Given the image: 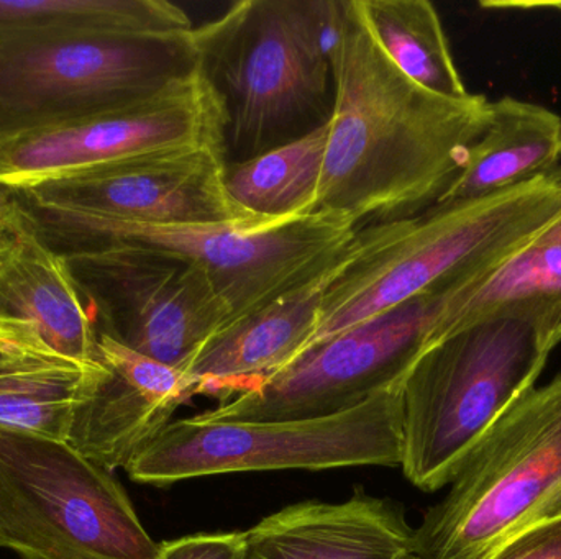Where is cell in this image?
<instances>
[{
	"label": "cell",
	"instance_id": "cell-1",
	"mask_svg": "<svg viewBox=\"0 0 561 559\" xmlns=\"http://www.w3.org/2000/svg\"><path fill=\"white\" fill-rule=\"evenodd\" d=\"M333 75L316 212L342 213L359 229L434 207L486 131L490 98L444 97L415 84L376 45L356 0H340Z\"/></svg>",
	"mask_w": 561,
	"mask_h": 559
},
{
	"label": "cell",
	"instance_id": "cell-2",
	"mask_svg": "<svg viewBox=\"0 0 561 559\" xmlns=\"http://www.w3.org/2000/svg\"><path fill=\"white\" fill-rule=\"evenodd\" d=\"M559 295L491 308L428 347L401 384V468L424 492L450 486L490 430L536 389L553 348Z\"/></svg>",
	"mask_w": 561,
	"mask_h": 559
},
{
	"label": "cell",
	"instance_id": "cell-3",
	"mask_svg": "<svg viewBox=\"0 0 561 559\" xmlns=\"http://www.w3.org/2000/svg\"><path fill=\"white\" fill-rule=\"evenodd\" d=\"M340 0H242L194 26L197 72L222 114L226 164L332 120Z\"/></svg>",
	"mask_w": 561,
	"mask_h": 559
},
{
	"label": "cell",
	"instance_id": "cell-4",
	"mask_svg": "<svg viewBox=\"0 0 561 559\" xmlns=\"http://www.w3.org/2000/svg\"><path fill=\"white\" fill-rule=\"evenodd\" d=\"M561 212V171L480 199L371 223L362 256L330 286L309 348L412 299L496 268Z\"/></svg>",
	"mask_w": 561,
	"mask_h": 559
},
{
	"label": "cell",
	"instance_id": "cell-5",
	"mask_svg": "<svg viewBox=\"0 0 561 559\" xmlns=\"http://www.w3.org/2000/svg\"><path fill=\"white\" fill-rule=\"evenodd\" d=\"M197 72L193 30L0 32V147L157 97Z\"/></svg>",
	"mask_w": 561,
	"mask_h": 559
},
{
	"label": "cell",
	"instance_id": "cell-6",
	"mask_svg": "<svg viewBox=\"0 0 561 559\" xmlns=\"http://www.w3.org/2000/svg\"><path fill=\"white\" fill-rule=\"evenodd\" d=\"M16 197L38 238L56 255L147 246L190 259L206 271L230 308V324L255 314L317 275L358 230L352 219L335 212H313L280 222L153 225L45 209L19 194Z\"/></svg>",
	"mask_w": 561,
	"mask_h": 559
},
{
	"label": "cell",
	"instance_id": "cell-7",
	"mask_svg": "<svg viewBox=\"0 0 561 559\" xmlns=\"http://www.w3.org/2000/svg\"><path fill=\"white\" fill-rule=\"evenodd\" d=\"M561 517V373L520 399L468 456L414 528V557L490 559L520 532Z\"/></svg>",
	"mask_w": 561,
	"mask_h": 559
},
{
	"label": "cell",
	"instance_id": "cell-8",
	"mask_svg": "<svg viewBox=\"0 0 561 559\" xmlns=\"http://www.w3.org/2000/svg\"><path fill=\"white\" fill-rule=\"evenodd\" d=\"M401 384L352 409L313 419L176 420L125 471L131 481L163 488L230 473L401 466Z\"/></svg>",
	"mask_w": 561,
	"mask_h": 559
},
{
	"label": "cell",
	"instance_id": "cell-9",
	"mask_svg": "<svg viewBox=\"0 0 561 559\" xmlns=\"http://www.w3.org/2000/svg\"><path fill=\"white\" fill-rule=\"evenodd\" d=\"M0 548L22 559H157L124 486L71 443L0 430Z\"/></svg>",
	"mask_w": 561,
	"mask_h": 559
},
{
	"label": "cell",
	"instance_id": "cell-10",
	"mask_svg": "<svg viewBox=\"0 0 561 559\" xmlns=\"http://www.w3.org/2000/svg\"><path fill=\"white\" fill-rule=\"evenodd\" d=\"M61 258L99 334L184 373L232 322L209 276L190 259L147 246Z\"/></svg>",
	"mask_w": 561,
	"mask_h": 559
},
{
	"label": "cell",
	"instance_id": "cell-11",
	"mask_svg": "<svg viewBox=\"0 0 561 559\" xmlns=\"http://www.w3.org/2000/svg\"><path fill=\"white\" fill-rule=\"evenodd\" d=\"M440 305L442 291L412 299L309 348L278 373L197 417L268 422L352 409L404 381L431 345Z\"/></svg>",
	"mask_w": 561,
	"mask_h": 559
},
{
	"label": "cell",
	"instance_id": "cell-12",
	"mask_svg": "<svg viewBox=\"0 0 561 559\" xmlns=\"http://www.w3.org/2000/svg\"><path fill=\"white\" fill-rule=\"evenodd\" d=\"M194 148L224 151L222 114L199 72L157 97L0 147V186L22 190L122 161Z\"/></svg>",
	"mask_w": 561,
	"mask_h": 559
},
{
	"label": "cell",
	"instance_id": "cell-13",
	"mask_svg": "<svg viewBox=\"0 0 561 559\" xmlns=\"http://www.w3.org/2000/svg\"><path fill=\"white\" fill-rule=\"evenodd\" d=\"M20 197L45 209L153 225L256 222L226 186L220 148H194L122 161L28 189Z\"/></svg>",
	"mask_w": 561,
	"mask_h": 559
},
{
	"label": "cell",
	"instance_id": "cell-14",
	"mask_svg": "<svg viewBox=\"0 0 561 559\" xmlns=\"http://www.w3.org/2000/svg\"><path fill=\"white\" fill-rule=\"evenodd\" d=\"M98 360L104 373L76 410L68 443L114 473L170 426L174 412L196 396V384L184 371L99 331Z\"/></svg>",
	"mask_w": 561,
	"mask_h": 559
},
{
	"label": "cell",
	"instance_id": "cell-15",
	"mask_svg": "<svg viewBox=\"0 0 561 559\" xmlns=\"http://www.w3.org/2000/svg\"><path fill=\"white\" fill-rule=\"evenodd\" d=\"M369 240L371 226L356 230L345 249L317 275L214 335L187 368L196 396L227 399L245 393L299 358L316 330L327 291L365 253Z\"/></svg>",
	"mask_w": 561,
	"mask_h": 559
},
{
	"label": "cell",
	"instance_id": "cell-16",
	"mask_svg": "<svg viewBox=\"0 0 561 559\" xmlns=\"http://www.w3.org/2000/svg\"><path fill=\"white\" fill-rule=\"evenodd\" d=\"M414 528L401 505L356 489L342 502L307 501L245 532L243 559H408Z\"/></svg>",
	"mask_w": 561,
	"mask_h": 559
},
{
	"label": "cell",
	"instance_id": "cell-17",
	"mask_svg": "<svg viewBox=\"0 0 561 559\" xmlns=\"http://www.w3.org/2000/svg\"><path fill=\"white\" fill-rule=\"evenodd\" d=\"M0 318L26 325L62 357L99 361L98 330L84 299L65 259L36 235L25 209L0 252Z\"/></svg>",
	"mask_w": 561,
	"mask_h": 559
},
{
	"label": "cell",
	"instance_id": "cell-18",
	"mask_svg": "<svg viewBox=\"0 0 561 559\" xmlns=\"http://www.w3.org/2000/svg\"><path fill=\"white\" fill-rule=\"evenodd\" d=\"M104 364L46 347L26 325L0 318V430L68 442L72 419Z\"/></svg>",
	"mask_w": 561,
	"mask_h": 559
},
{
	"label": "cell",
	"instance_id": "cell-19",
	"mask_svg": "<svg viewBox=\"0 0 561 559\" xmlns=\"http://www.w3.org/2000/svg\"><path fill=\"white\" fill-rule=\"evenodd\" d=\"M561 171V117L543 105L504 95L468 151L463 170L437 203L480 199Z\"/></svg>",
	"mask_w": 561,
	"mask_h": 559
},
{
	"label": "cell",
	"instance_id": "cell-20",
	"mask_svg": "<svg viewBox=\"0 0 561 559\" xmlns=\"http://www.w3.org/2000/svg\"><path fill=\"white\" fill-rule=\"evenodd\" d=\"M329 130L330 121L253 160L226 164L230 197L245 212L270 222L316 212Z\"/></svg>",
	"mask_w": 561,
	"mask_h": 559
},
{
	"label": "cell",
	"instance_id": "cell-21",
	"mask_svg": "<svg viewBox=\"0 0 561 559\" xmlns=\"http://www.w3.org/2000/svg\"><path fill=\"white\" fill-rule=\"evenodd\" d=\"M359 15L389 61L415 84L444 97L465 88L437 10L427 0H356Z\"/></svg>",
	"mask_w": 561,
	"mask_h": 559
},
{
	"label": "cell",
	"instance_id": "cell-22",
	"mask_svg": "<svg viewBox=\"0 0 561 559\" xmlns=\"http://www.w3.org/2000/svg\"><path fill=\"white\" fill-rule=\"evenodd\" d=\"M537 295L561 298V236L553 222L496 268L444 289L428 347L491 308Z\"/></svg>",
	"mask_w": 561,
	"mask_h": 559
},
{
	"label": "cell",
	"instance_id": "cell-23",
	"mask_svg": "<svg viewBox=\"0 0 561 559\" xmlns=\"http://www.w3.org/2000/svg\"><path fill=\"white\" fill-rule=\"evenodd\" d=\"M46 26H78L128 35L194 28L190 15L168 0H0V32Z\"/></svg>",
	"mask_w": 561,
	"mask_h": 559
},
{
	"label": "cell",
	"instance_id": "cell-24",
	"mask_svg": "<svg viewBox=\"0 0 561 559\" xmlns=\"http://www.w3.org/2000/svg\"><path fill=\"white\" fill-rule=\"evenodd\" d=\"M245 532L197 534L160 544L157 559H243Z\"/></svg>",
	"mask_w": 561,
	"mask_h": 559
},
{
	"label": "cell",
	"instance_id": "cell-25",
	"mask_svg": "<svg viewBox=\"0 0 561 559\" xmlns=\"http://www.w3.org/2000/svg\"><path fill=\"white\" fill-rule=\"evenodd\" d=\"M490 559H561V517L520 532Z\"/></svg>",
	"mask_w": 561,
	"mask_h": 559
},
{
	"label": "cell",
	"instance_id": "cell-26",
	"mask_svg": "<svg viewBox=\"0 0 561 559\" xmlns=\"http://www.w3.org/2000/svg\"><path fill=\"white\" fill-rule=\"evenodd\" d=\"M23 219V207L12 189L0 186V252Z\"/></svg>",
	"mask_w": 561,
	"mask_h": 559
},
{
	"label": "cell",
	"instance_id": "cell-27",
	"mask_svg": "<svg viewBox=\"0 0 561 559\" xmlns=\"http://www.w3.org/2000/svg\"><path fill=\"white\" fill-rule=\"evenodd\" d=\"M483 7H491V9H511V7H519V9H537V7H547V9L559 10L561 15V0L560 2H483Z\"/></svg>",
	"mask_w": 561,
	"mask_h": 559
},
{
	"label": "cell",
	"instance_id": "cell-28",
	"mask_svg": "<svg viewBox=\"0 0 561 559\" xmlns=\"http://www.w3.org/2000/svg\"><path fill=\"white\" fill-rule=\"evenodd\" d=\"M553 229L559 232V235L561 236V212L559 216H557V219L553 220ZM557 340H559V343L561 341V315H560V322H559V328H557Z\"/></svg>",
	"mask_w": 561,
	"mask_h": 559
},
{
	"label": "cell",
	"instance_id": "cell-29",
	"mask_svg": "<svg viewBox=\"0 0 561 559\" xmlns=\"http://www.w3.org/2000/svg\"><path fill=\"white\" fill-rule=\"evenodd\" d=\"M408 559H421V558L414 557V555H412V557L408 558Z\"/></svg>",
	"mask_w": 561,
	"mask_h": 559
}]
</instances>
